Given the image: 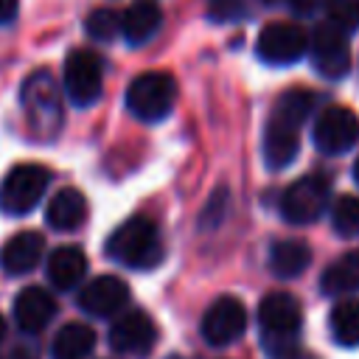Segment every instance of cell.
I'll return each mask as SVG.
<instances>
[{
    "label": "cell",
    "instance_id": "277c9868",
    "mask_svg": "<svg viewBox=\"0 0 359 359\" xmlns=\"http://www.w3.org/2000/svg\"><path fill=\"white\" fill-rule=\"evenodd\" d=\"M22 112L28 121V129L42 137L50 140L59 126H62V95L56 87V79L48 70H36L22 81Z\"/></svg>",
    "mask_w": 359,
    "mask_h": 359
},
{
    "label": "cell",
    "instance_id": "7402d4cb",
    "mask_svg": "<svg viewBox=\"0 0 359 359\" xmlns=\"http://www.w3.org/2000/svg\"><path fill=\"white\" fill-rule=\"evenodd\" d=\"M320 289L325 294H351L359 292V247L339 255L320 278Z\"/></svg>",
    "mask_w": 359,
    "mask_h": 359
},
{
    "label": "cell",
    "instance_id": "9c48e42d",
    "mask_svg": "<svg viewBox=\"0 0 359 359\" xmlns=\"http://www.w3.org/2000/svg\"><path fill=\"white\" fill-rule=\"evenodd\" d=\"M306 48H309V36L294 22H269L261 28L258 42H255L258 59L275 67L294 65L306 53Z\"/></svg>",
    "mask_w": 359,
    "mask_h": 359
},
{
    "label": "cell",
    "instance_id": "4fadbf2b",
    "mask_svg": "<svg viewBox=\"0 0 359 359\" xmlns=\"http://www.w3.org/2000/svg\"><path fill=\"white\" fill-rule=\"evenodd\" d=\"M157 342V328L146 311L121 314L109 328V348L126 356H146Z\"/></svg>",
    "mask_w": 359,
    "mask_h": 359
},
{
    "label": "cell",
    "instance_id": "836d02e7",
    "mask_svg": "<svg viewBox=\"0 0 359 359\" xmlns=\"http://www.w3.org/2000/svg\"><path fill=\"white\" fill-rule=\"evenodd\" d=\"M168 359H182V356H168Z\"/></svg>",
    "mask_w": 359,
    "mask_h": 359
},
{
    "label": "cell",
    "instance_id": "7a4b0ae2",
    "mask_svg": "<svg viewBox=\"0 0 359 359\" xmlns=\"http://www.w3.org/2000/svg\"><path fill=\"white\" fill-rule=\"evenodd\" d=\"M107 255L129 269H151L163 261V238L149 216H132L107 238Z\"/></svg>",
    "mask_w": 359,
    "mask_h": 359
},
{
    "label": "cell",
    "instance_id": "ffe728a7",
    "mask_svg": "<svg viewBox=\"0 0 359 359\" xmlns=\"http://www.w3.org/2000/svg\"><path fill=\"white\" fill-rule=\"evenodd\" d=\"M311 264V250L306 241H297V238H280L275 241V247L269 250V269L272 275L289 280V278H297L309 269Z\"/></svg>",
    "mask_w": 359,
    "mask_h": 359
},
{
    "label": "cell",
    "instance_id": "f546056e",
    "mask_svg": "<svg viewBox=\"0 0 359 359\" xmlns=\"http://www.w3.org/2000/svg\"><path fill=\"white\" fill-rule=\"evenodd\" d=\"M17 6H20V0H0V25L14 22V17H17Z\"/></svg>",
    "mask_w": 359,
    "mask_h": 359
},
{
    "label": "cell",
    "instance_id": "1f68e13d",
    "mask_svg": "<svg viewBox=\"0 0 359 359\" xmlns=\"http://www.w3.org/2000/svg\"><path fill=\"white\" fill-rule=\"evenodd\" d=\"M3 339H6V320H3V314H0V345H3Z\"/></svg>",
    "mask_w": 359,
    "mask_h": 359
},
{
    "label": "cell",
    "instance_id": "8992f818",
    "mask_svg": "<svg viewBox=\"0 0 359 359\" xmlns=\"http://www.w3.org/2000/svg\"><path fill=\"white\" fill-rule=\"evenodd\" d=\"M50 182V171L39 163H20L14 165L3 185H0V205L6 213L14 216H25L36 208V202L42 199L45 188Z\"/></svg>",
    "mask_w": 359,
    "mask_h": 359
},
{
    "label": "cell",
    "instance_id": "603a6c76",
    "mask_svg": "<svg viewBox=\"0 0 359 359\" xmlns=\"http://www.w3.org/2000/svg\"><path fill=\"white\" fill-rule=\"evenodd\" d=\"M328 328L334 342L345 345V348H356L359 345V300H342L331 309L328 317Z\"/></svg>",
    "mask_w": 359,
    "mask_h": 359
},
{
    "label": "cell",
    "instance_id": "cb8c5ba5",
    "mask_svg": "<svg viewBox=\"0 0 359 359\" xmlns=\"http://www.w3.org/2000/svg\"><path fill=\"white\" fill-rule=\"evenodd\" d=\"M331 224H334L337 236L356 238L359 236V196H351V194L337 196V202L331 208Z\"/></svg>",
    "mask_w": 359,
    "mask_h": 359
},
{
    "label": "cell",
    "instance_id": "ac0fdd59",
    "mask_svg": "<svg viewBox=\"0 0 359 359\" xmlns=\"http://www.w3.org/2000/svg\"><path fill=\"white\" fill-rule=\"evenodd\" d=\"M48 280L59 289V292H70L81 283L84 272H87V255L81 252V247L76 244H65L56 247L48 258Z\"/></svg>",
    "mask_w": 359,
    "mask_h": 359
},
{
    "label": "cell",
    "instance_id": "30bf717a",
    "mask_svg": "<svg viewBox=\"0 0 359 359\" xmlns=\"http://www.w3.org/2000/svg\"><path fill=\"white\" fill-rule=\"evenodd\" d=\"M311 137L323 154H345L359 143V118L348 107H325L314 121Z\"/></svg>",
    "mask_w": 359,
    "mask_h": 359
},
{
    "label": "cell",
    "instance_id": "d6986e66",
    "mask_svg": "<svg viewBox=\"0 0 359 359\" xmlns=\"http://www.w3.org/2000/svg\"><path fill=\"white\" fill-rule=\"evenodd\" d=\"M87 219V199L79 188H62L45 208V222L53 230H76Z\"/></svg>",
    "mask_w": 359,
    "mask_h": 359
},
{
    "label": "cell",
    "instance_id": "7c38bea8",
    "mask_svg": "<svg viewBox=\"0 0 359 359\" xmlns=\"http://www.w3.org/2000/svg\"><path fill=\"white\" fill-rule=\"evenodd\" d=\"M244 328H247V309L238 297L230 294L210 303V309L202 317V337L213 348H224L236 342L244 334Z\"/></svg>",
    "mask_w": 359,
    "mask_h": 359
},
{
    "label": "cell",
    "instance_id": "484cf974",
    "mask_svg": "<svg viewBox=\"0 0 359 359\" xmlns=\"http://www.w3.org/2000/svg\"><path fill=\"white\" fill-rule=\"evenodd\" d=\"M328 22L342 28L345 34L359 28V0H325Z\"/></svg>",
    "mask_w": 359,
    "mask_h": 359
},
{
    "label": "cell",
    "instance_id": "ba28073f",
    "mask_svg": "<svg viewBox=\"0 0 359 359\" xmlns=\"http://www.w3.org/2000/svg\"><path fill=\"white\" fill-rule=\"evenodd\" d=\"M104 90V62L87 48H73L65 59V93L76 107H90Z\"/></svg>",
    "mask_w": 359,
    "mask_h": 359
},
{
    "label": "cell",
    "instance_id": "d6a6232c",
    "mask_svg": "<svg viewBox=\"0 0 359 359\" xmlns=\"http://www.w3.org/2000/svg\"><path fill=\"white\" fill-rule=\"evenodd\" d=\"M353 180H356V182H359V160H356V163H353Z\"/></svg>",
    "mask_w": 359,
    "mask_h": 359
},
{
    "label": "cell",
    "instance_id": "5b68a950",
    "mask_svg": "<svg viewBox=\"0 0 359 359\" xmlns=\"http://www.w3.org/2000/svg\"><path fill=\"white\" fill-rule=\"evenodd\" d=\"M177 101V84L171 73L163 70H149L140 73L129 87H126V109L146 123L163 121Z\"/></svg>",
    "mask_w": 359,
    "mask_h": 359
},
{
    "label": "cell",
    "instance_id": "e0dca14e",
    "mask_svg": "<svg viewBox=\"0 0 359 359\" xmlns=\"http://www.w3.org/2000/svg\"><path fill=\"white\" fill-rule=\"evenodd\" d=\"M163 25V11L154 0H135L121 14V34L129 45H146Z\"/></svg>",
    "mask_w": 359,
    "mask_h": 359
},
{
    "label": "cell",
    "instance_id": "8fae6325",
    "mask_svg": "<svg viewBox=\"0 0 359 359\" xmlns=\"http://www.w3.org/2000/svg\"><path fill=\"white\" fill-rule=\"evenodd\" d=\"M311 62L323 79H342L351 70L348 34L331 22H323L311 36Z\"/></svg>",
    "mask_w": 359,
    "mask_h": 359
},
{
    "label": "cell",
    "instance_id": "6da1fadb",
    "mask_svg": "<svg viewBox=\"0 0 359 359\" xmlns=\"http://www.w3.org/2000/svg\"><path fill=\"white\" fill-rule=\"evenodd\" d=\"M314 109V95L303 87L280 93L264 129V160L272 171L286 168L300 149V126Z\"/></svg>",
    "mask_w": 359,
    "mask_h": 359
},
{
    "label": "cell",
    "instance_id": "4dcf8cb0",
    "mask_svg": "<svg viewBox=\"0 0 359 359\" xmlns=\"http://www.w3.org/2000/svg\"><path fill=\"white\" fill-rule=\"evenodd\" d=\"M275 359H317V356L309 353V351H303V348L297 345V348H292V351H286V353H280V356H275Z\"/></svg>",
    "mask_w": 359,
    "mask_h": 359
},
{
    "label": "cell",
    "instance_id": "2e32d148",
    "mask_svg": "<svg viewBox=\"0 0 359 359\" xmlns=\"http://www.w3.org/2000/svg\"><path fill=\"white\" fill-rule=\"evenodd\" d=\"M42 250H45V238L34 230H22L0 247V266L6 275H25L39 264Z\"/></svg>",
    "mask_w": 359,
    "mask_h": 359
},
{
    "label": "cell",
    "instance_id": "5bb4252c",
    "mask_svg": "<svg viewBox=\"0 0 359 359\" xmlns=\"http://www.w3.org/2000/svg\"><path fill=\"white\" fill-rule=\"evenodd\" d=\"M129 300V286L115 275H98L79 292V309L93 317H112Z\"/></svg>",
    "mask_w": 359,
    "mask_h": 359
},
{
    "label": "cell",
    "instance_id": "4316f807",
    "mask_svg": "<svg viewBox=\"0 0 359 359\" xmlns=\"http://www.w3.org/2000/svg\"><path fill=\"white\" fill-rule=\"evenodd\" d=\"M208 17L213 22H236L244 17V0H208Z\"/></svg>",
    "mask_w": 359,
    "mask_h": 359
},
{
    "label": "cell",
    "instance_id": "52a82bcc",
    "mask_svg": "<svg viewBox=\"0 0 359 359\" xmlns=\"http://www.w3.org/2000/svg\"><path fill=\"white\" fill-rule=\"evenodd\" d=\"M331 202V182L325 174H306L294 180L280 196V216L289 224H311Z\"/></svg>",
    "mask_w": 359,
    "mask_h": 359
},
{
    "label": "cell",
    "instance_id": "83f0119b",
    "mask_svg": "<svg viewBox=\"0 0 359 359\" xmlns=\"http://www.w3.org/2000/svg\"><path fill=\"white\" fill-rule=\"evenodd\" d=\"M0 359H39V351H36V345H31V342H20V345H14L11 351L0 353Z\"/></svg>",
    "mask_w": 359,
    "mask_h": 359
},
{
    "label": "cell",
    "instance_id": "9a60e30c",
    "mask_svg": "<svg viewBox=\"0 0 359 359\" xmlns=\"http://www.w3.org/2000/svg\"><path fill=\"white\" fill-rule=\"evenodd\" d=\"M56 314V297L42 286H25L14 297V323L22 334H39Z\"/></svg>",
    "mask_w": 359,
    "mask_h": 359
},
{
    "label": "cell",
    "instance_id": "d4e9b609",
    "mask_svg": "<svg viewBox=\"0 0 359 359\" xmlns=\"http://www.w3.org/2000/svg\"><path fill=\"white\" fill-rule=\"evenodd\" d=\"M84 28L93 39L98 42H112L118 34H121V14L115 8H95L87 14L84 20Z\"/></svg>",
    "mask_w": 359,
    "mask_h": 359
},
{
    "label": "cell",
    "instance_id": "3957f363",
    "mask_svg": "<svg viewBox=\"0 0 359 359\" xmlns=\"http://www.w3.org/2000/svg\"><path fill=\"white\" fill-rule=\"evenodd\" d=\"M303 325V306L289 292H269L258 306L261 342L269 359L297 348V334Z\"/></svg>",
    "mask_w": 359,
    "mask_h": 359
},
{
    "label": "cell",
    "instance_id": "f1b7e54d",
    "mask_svg": "<svg viewBox=\"0 0 359 359\" xmlns=\"http://www.w3.org/2000/svg\"><path fill=\"white\" fill-rule=\"evenodd\" d=\"M289 3V8L294 11V14H303V17H309V14H314L325 0H286Z\"/></svg>",
    "mask_w": 359,
    "mask_h": 359
},
{
    "label": "cell",
    "instance_id": "44dd1931",
    "mask_svg": "<svg viewBox=\"0 0 359 359\" xmlns=\"http://www.w3.org/2000/svg\"><path fill=\"white\" fill-rule=\"evenodd\" d=\"M95 348V331L84 323H67L56 331L50 342L53 359H87Z\"/></svg>",
    "mask_w": 359,
    "mask_h": 359
}]
</instances>
